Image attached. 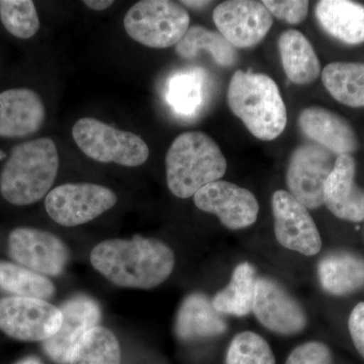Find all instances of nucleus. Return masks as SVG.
Masks as SVG:
<instances>
[{"instance_id": "1", "label": "nucleus", "mask_w": 364, "mask_h": 364, "mask_svg": "<svg viewBox=\"0 0 364 364\" xmlns=\"http://www.w3.org/2000/svg\"><path fill=\"white\" fill-rule=\"evenodd\" d=\"M90 261L116 286L143 289L160 286L168 279L176 263L166 244L139 235L129 240L102 242L91 252Z\"/></svg>"}, {"instance_id": "2", "label": "nucleus", "mask_w": 364, "mask_h": 364, "mask_svg": "<svg viewBox=\"0 0 364 364\" xmlns=\"http://www.w3.org/2000/svg\"><path fill=\"white\" fill-rule=\"evenodd\" d=\"M58 168V151L52 139L18 144L0 173V193L11 205H32L51 189Z\"/></svg>"}, {"instance_id": "3", "label": "nucleus", "mask_w": 364, "mask_h": 364, "mask_svg": "<svg viewBox=\"0 0 364 364\" xmlns=\"http://www.w3.org/2000/svg\"><path fill=\"white\" fill-rule=\"evenodd\" d=\"M228 105L260 140H274L286 129V105L279 86L265 74L235 72L228 88Z\"/></svg>"}, {"instance_id": "4", "label": "nucleus", "mask_w": 364, "mask_h": 364, "mask_svg": "<svg viewBox=\"0 0 364 364\" xmlns=\"http://www.w3.org/2000/svg\"><path fill=\"white\" fill-rule=\"evenodd\" d=\"M165 163L167 186L179 198L195 196L203 186L220 181L227 171V160L219 145L203 132H186L176 136Z\"/></svg>"}, {"instance_id": "5", "label": "nucleus", "mask_w": 364, "mask_h": 364, "mask_svg": "<svg viewBox=\"0 0 364 364\" xmlns=\"http://www.w3.org/2000/svg\"><path fill=\"white\" fill-rule=\"evenodd\" d=\"M189 14L170 0H142L129 9L124 26L129 37L154 49L176 46L189 28Z\"/></svg>"}, {"instance_id": "6", "label": "nucleus", "mask_w": 364, "mask_h": 364, "mask_svg": "<svg viewBox=\"0 0 364 364\" xmlns=\"http://www.w3.org/2000/svg\"><path fill=\"white\" fill-rule=\"evenodd\" d=\"M72 136L79 149L97 162L136 167L149 158V147L140 136L93 117L78 119L72 129Z\"/></svg>"}, {"instance_id": "7", "label": "nucleus", "mask_w": 364, "mask_h": 364, "mask_svg": "<svg viewBox=\"0 0 364 364\" xmlns=\"http://www.w3.org/2000/svg\"><path fill=\"white\" fill-rule=\"evenodd\" d=\"M112 189L93 183H66L48 193L46 210L53 221L75 227L92 221L116 205Z\"/></svg>"}, {"instance_id": "8", "label": "nucleus", "mask_w": 364, "mask_h": 364, "mask_svg": "<svg viewBox=\"0 0 364 364\" xmlns=\"http://www.w3.org/2000/svg\"><path fill=\"white\" fill-rule=\"evenodd\" d=\"M61 323V310L45 299H0V330L11 338L45 341L58 331Z\"/></svg>"}, {"instance_id": "9", "label": "nucleus", "mask_w": 364, "mask_h": 364, "mask_svg": "<svg viewBox=\"0 0 364 364\" xmlns=\"http://www.w3.org/2000/svg\"><path fill=\"white\" fill-rule=\"evenodd\" d=\"M333 155L317 144L309 143L299 146L289 158L287 188L306 208L315 210L324 203L326 181L336 160Z\"/></svg>"}, {"instance_id": "10", "label": "nucleus", "mask_w": 364, "mask_h": 364, "mask_svg": "<svg viewBox=\"0 0 364 364\" xmlns=\"http://www.w3.org/2000/svg\"><path fill=\"white\" fill-rule=\"evenodd\" d=\"M274 234L280 245L306 256L322 249V239L308 208L289 191H277L272 196Z\"/></svg>"}, {"instance_id": "11", "label": "nucleus", "mask_w": 364, "mask_h": 364, "mask_svg": "<svg viewBox=\"0 0 364 364\" xmlns=\"http://www.w3.org/2000/svg\"><path fill=\"white\" fill-rule=\"evenodd\" d=\"M213 20L219 33L234 48L257 45L272 28L273 16L262 2L228 0L215 7Z\"/></svg>"}, {"instance_id": "12", "label": "nucleus", "mask_w": 364, "mask_h": 364, "mask_svg": "<svg viewBox=\"0 0 364 364\" xmlns=\"http://www.w3.org/2000/svg\"><path fill=\"white\" fill-rule=\"evenodd\" d=\"M11 257L20 265L43 275H58L68 260L65 244L50 232L18 228L9 237Z\"/></svg>"}, {"instance_id": "13", "label": "nucleus", "mask_w": 364, "mask_h": 364, "mask_svg": "<svg viewBox=\"0 0 364 364\" xmlns=\"http://www.w3.org/2000/svg\"><path fill=\"white\" fill-rule=\"evenodd\" d=\"M196 207L219 218L225 227L244 229L258 218L259 205L248 189L231 182L218 181L203 186L193 196Z\"/></svg>"}, {"instance_id": "14", "label": "nucleus", "mask_w": 364, "mask_h": 364, "mask_svg": "<svg viewBox=\"0 0 364 364\" xmlns=\"http://www.w3.org/2000/svg\"><path fill=\"white\" fill-rule=\"evenodd\" d=\"M60 310L61 326L52 337L45 340L43 346L53 361L69 364L88 333L97 327L100 309L92 299L78 296L67 301Z\"/></svg>"}, {"instance_id": "15", "label": "nucleus", "mask_w": 364, "mask_h": 364, "mask_svg": "<svg viewBox=\"0 0 364 364\" xmlns=\"http://www.w3.org/2000/svg\"><path fill=\"white\" fill-rule=\"evenodd\" d=\"M252 312L270 331L294 335L306 326L305 311L286 289L267 277L256 279Z\"/></svg>"}, {"instance_id": "16", "label": "nucleus", "mask_w": 364, "mask_h": 364, "mask_svg": "<svg viewBox=\"0 0 364 364\" xmlns=\"http://www.w3.org/2000/svg\"><path fill=\"white\" fill-rule=\"evenodd\" d=\"M352 155H340L324 186V203L335 217L359 223L364 220V189L356 183Z\"/></svg>"}, {"instance_id": "17", "label": "nucleus", "mask_w": 364, "mask_h": 364, "mask_svg": "<svg viewBox=\"0 0 364 364\" xmlns=\"http://www.w3.org/2000/svg\"><path fill=\"white\" fill-rule=\"evenodd\" d=\"M301 132L314 143L337 155H351L358 148L355 131L345 117L321 107L304 109L299 117Z\"/></svg>"}, {"instance_id": "18", "label": "nucleus", "mask_w": 364, "mask_h": 364, "mask_svg": "<svg viewBox=\"0 0 364 364\" xmlns=\"http://www.w3.org/2000/svg\"><path fill=\"white\" fill-rule=\"evenodd\" d=\"M46 119L42 98L28 88L0 92V136L23 138L40 130Z\"/></svg>"}, {"instance_id": "19", "label": "nucleus", "mask_w": 364, "mask_h": 364, "mask_svg": "<svg viewBox=\"0 0 364 364\" xmlns=\"http://www.w3.org/2000/svg\"><path fill=\"white\" fill-rule=\"evenodd\" d=\"M321 286L333 296H346L364 287V257L352 251H333L318 264Z\"/></svg>"}, {"instance_id": "20", "label": "nucleus", "mask_w": 364, "mask_h": 364, "mask_svg": "<svg viewBox=\"0 0 364 364\" xmlns=\"http://www.w3.org/2000/svg\"><path fill=\"white\" fill-rule=\"evenodd\" d=\"M316 18L326 33L347 45L364 43V6L349 0H322Z\"/></svg>"}, {"instance_id": "21", "label": "nucleus", "mask_w": 364, "mask_h": 364, "mask_svg": "<svg viewBox=\"0 0 364 364\" xmlns=\"http://www.w3.org/2000/svg\"><path fill=\"white\" fill-rule=\"evenodd\" d=\"M176 330L179 338L188 341L219 336L226 332L227 324L207 296L193 294L181 304Z\"/></svg>"}, {"instance_id": "22", "label": "nucleus", "mask_w": 364, "mask_h": 364, "mask_svg": "<svg viewBox=\"0 0 364 364\" xmlns=\"http://www.w3.org/2000/svg\"><path fill=\"white\" fill-rule=\"evenodd\" d=\"M279 51L287 78L298 85H310L320 75V61L310 41L296 30L282 33Z\"/></svg>"}, {"instance_id": "23", "label": "nucleus", "mask_w": 364, "mask_h": 364, "mask_svg": "<svg viewBox=\"0 0 364 364\" xmlns=\"http://www.w3.org/2000/svg\"><path fill=\"white\" fill-rule=\"evenodd\" d=\"M176 51L181 58L193 60L203 52L212 57L215 63L221 67H232L238 62L236 48L218 32L202 26L188 28L181 42L176 46Z\"/></svg>"}, {"instance_id": "24", "label": "nucleus", "mask_w": 364, "mask_h": 364, "mask_svg": "<svg viewBox=\"0 0 364 364\" xmlns=\"http://www.w3.org/2000/svg\"><path fill=\"white\" fill-rule=\"evenodd\" d=\"M322 81L340 104L364 107V63L333 62L323 69Z\"/></svg>"}, {"instance_id": "25", "label": "nucleus", "mask_w": 364, "mask_h": 364, "mask_svg": "<svg viewBox=\"0 0 364 364\" xmlns=\"http://www.w3.org/2000/svg\"><path fill=\"white\" fill-rule=\"evenodd\" d=\"M255 270L248 262L235 268L229 284L215 294L213 306L220 314L243 317L252 312L255 293Z\"/></svg>"}, {"instance_id": "26", "label": "nucleus", "mask_w": 364, "mask_h": 364, "mask_svg": "<svg viewBox=\"0 0 364 364\" xmlns=\"http://www.w3.org/2000/svg\"><path fill=\"white\" fill-rule=\"evenodd\" d=\"M0 289L21 298L45 301L55 293L54 284L45 275L6 261H0Z\"/></svg>"}, {"instance_id": "27", "label": "nucleus", "mask_w": 364, "mask_h": 364, "mask_svg": "<svg viewBox=\"0 0 364 364\" xmlns=\"http://www.w3.org/2000/svg\"><path fill=\"white\" fill-rule=\"evenodd\" d=\"M205 76L200 70L181 71L168 80L166 97L172 109L183 116H193L202 107Z\"/></svg>"}, {"instance_id": "28", "label": "nucleus", "mask_w": 364, "mask_h": 364, "mask_svg": "<svg viewBox=\"0 0 364 364\" xmlns=\"http://www.w3.org/2000/svg\"><path fill=\"white\" fill-rule=\"evenodd\" d=\"M121 351L114 334L105 328L97 327L88 333L79 345L69 364H119Z\"/></svg>"}, {"instance_id": "29", "label": "nucleus", "mask_w": 364, "mask_h": 364, "mask_svg": "<svg viewBox=\"0 0 364 364\" xmlns=\"http://www.w3.org/2000/svg\"><path fill=\"white\" fill-rule=\"evenodd\" d=\"M0 21L18 39L33 38L40 28V18L31 0H0Z\"/></svg>"}, {"instance_id": "30", "label": "nucleus", "mask_w": 364, "mask_h": 364, "mask_svg": "<svg viewBox=\"0 0 364 364\" xmlns=\"http://www.w3.org/2000/svg\"><path fill=\"white\" fill-rule=\"evenodd\" d=\"M226 364H275L269 344L256 333L236 335L227 352Z\"/></svg>"}, {"instance_id": "31", "label": "nucleus", "mask_w": 364, "mask_h": 364, "mask_svg": "<svg viewBox=\"0 0 364 364\" xmlns=\"http://www.w3.org/2000/svg\"><path fill=\"white\" fill-rule=\"evenodd\" d=\"M262 4L272 16L289 25H299L308 16L309 1L306 0H264Z\"/></svg>"}, {"instance_id": "32", "label": "nucleus", "mask_w": 364, "mask_h": 364, "mask_svg": "<svg viewBox=\"0 0 364 364\" xmlns=\"http://www.w3.org/2000/svg\"><path fill=\"white\" fill-rule=\"evenodd\" d=\"M287 364H333L331 351L321 342H308L294 349Z\"/></svg>"}, {"instance_id": "33", "label": "nucleus", "mask_w": 364, "mask_h": 364, "mask_svg": "<svg viewBox=\"0 0 364 364\" xmlns=\"http://www.w3.org/2000/svg\"><path fill=\"white\" fill-rule=\"evenodd\" d=\"M348 327L352 341L364 358V303L354 306L349 317Z\"/></svg>"}, {"instance_id": "34", "label": "nucleus", "mask_w": 364, "mask_h": 364, "mask_svg": "<svg viewBox=\"0 0 364 364\" xmlns=\"http://www.w3.org/2000/svg\"><path fill=\"white\" fill-rule=\"evenodd\" d=\"M83 4L93 11H102L105 9H109L114 4V1L112 0H85Z\"/></svg>"}, {"instance_id": "35", "label": "nucleus", "mask_w": 364, "mask_h": 364, "mask_svg": "<svg viewBox=\"0 0 364 364\" xmlns=\"http://www.w3.org/2000/svg\"><path fill=\"white\" fill-rule=\"evenodd\" d=\"M181 4L191 9H203V7L208 6L210 4V1H181Z\"/></svg>"}, {"instance_id": "36", "label": "nucleus", "mask_w": 364, "mask_h": 364, "mask_svg": "<svg viewBox=\"0 0 364 364\" xmlns=\"http://www.w3.org/2000/svg\"><path fill=\"white\" fill-rule=\"evenodd\" d=\"M18 364H42V363L36 358H28L20 361Z\"/></svg>"}]
</instances>
